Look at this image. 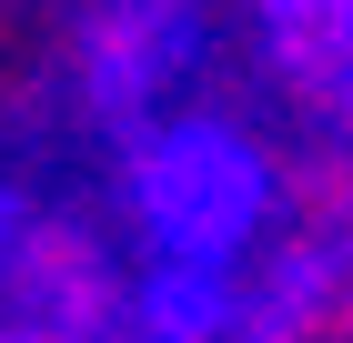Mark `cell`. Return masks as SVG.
Wrapping results in <instances>:
<instances>
[{
    "label": "cell",
    "instance_id": "2",
    "mask_svg": "<svg viewBox=\"0 0 353 343\" xmlns=\"http://www.w3.org/2000/svg\"><path fill=\"white\" fill-rule=\"evenodd\" d=\"M182 21V0H121L101 30H91V51H101V91L121 101V91H141V71L162 61V30Z\"/></svg>",
    "mask_w": 353,
    "mask_h": 343
},
{
    "label": "cell",
    "instance_id": "1",
    "mask_svg": "<svg viewBox=\"0 0 353 343\" xmlns=\"http://www.w3.org/2000/svg\"><path fill=\"white\" fill-rule=\"evenodd\" d=\"M141 192H152V212H162V233H182V242L212 253V242L252 212V161L222 132H172L162 152L141 161Z\"/></svg>",
    "mask_w": 353,
    "mask_h": 343
}]
</instances>
